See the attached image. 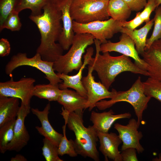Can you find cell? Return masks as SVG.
Here are the masks:
<instances>
[{
	"instance_id": "603a6c76",
	"label": "cell",
	"mask_w": 161,
	"mask_h": 161,
	"mask_svg": "<svg viewBox=\"0 0 161 161\" xmlns=\"http://www.w3.org/2000/svg\"><path fill=\"white\" fill-rule=\"evenodd\" d=\"M107 10L109 17L120 22L126 21L132 11L123 0H109Z\"/></svg>"
},
{
	"instance_id": "83f0119b",
	"label": "cell",
	"mask_w": 161,
	"mask_h": 161,
	"mask_svg": "<svg viewBox=\"0 0 161 161\" xmlns=\"http://www.w3.org/2000/svg\"><path fill=\"white\" fill-rule=\"evenodd\" d=\"M66 124L63 127V136L58 147L59 155L62 156L67 154L71 157H76L78 154L75 150L74 141L68 140L66 135Z\"/></svg>"
},
{
	"instance_id": "277c9868",
	"label": "cell",
	"mask_w": 161,
	"mask_h": 161,
	"mask_svg": "<svg viewBox=\"0 0 161 161\" xmlns=\"http://www.w3.org/2000/svg\"><path fill=\"white\" fill-rule=\"evenodd\" d=\"M151 99L145 94L143 82L139 76L129 89L117 91L110 100H101L96 104L95 107L100 110H103L118 102L124 101L129 103L134 109L137 118V125L139 127L143 119V112L147 109Z\"/></svg>"
},
{
	"instance_id": "f1b7e54d",
	"label": "cell",
	"mask_w": 161,
	"mask_h": 161,
	"mask_svg": "<svg viewBox=\"0 0 161 161\" xmlns=\"http://www.w3.org/2000/svg\"><path fill=\"white\" fill-rule=\"evenodd\" d=\"M153 18V30L150 37L146 39L145 50L148 49L155 41L161 39V6L156 8Z\"/></svg>"
},
{
	"instance_id": "5bb4252c",
	"label": "cell",
	"mask_w": 161,
	"mask_h": 161,
	"mask_svg": "<svg viewBox=\"0 0 161 161\" xmlns=\"http://www.w3.org/2000/svg\"><path fill=\"white\" fill-rule=\"evenodd\" d=\"M94 49L90 47L86 49V52L83 56L84 61L82 66L78 70V73L74 75L57 73L59 78L62 82L59 84V88L63 89L70 88L74 89L82 96L87 98V92L82 83V74L84 68L88 64L93 54Z\"/></svg>"
},
{
	"instance_id": "cb8c5ba5",
	"label": "cell",
	"mask_w": 161,
	"mask_h": 161,
	"mask_svg": "<svg viewBox=\"0 0 161 161\" xmlns=\"http://www.w3.org/2000/svg\"><path fill=\"white\" fill-rule=\"evenodd\" d=\"M61 92L59 84H39L35 86L33 95V96L49 101H57Z\"/></svg>"
},
{
	"instance_id": "1f68e13d",
	"label": "cell",
	"mask_w": 161,
	"mask_h": 161,
	"mask_svg": "<svg viewBox=\"0 0 161 161\" xmlns=\"http://www.w3.org/2000/svg\"><path fill=\"white\" fill-rule=\"evenodd\" d=\"M20 0H0V27L15 9Z\"/></svg>"
},
{
	"instance_id": "8d00e7d4",
	"label": "cell",
	"mask_w": 161,
	"mask_h": 161,
	"mask_svg": "<svg viewBox=\"0 0 161 161\" xmlns=\"http://www.w3.org/2000/svg\"><path fill=\"white\" fill-rule=\"evenodd\" d=\"M10 46L9 41L6 38H2L0 40V56H8L10 51Z\"/></svg>"
},
{
	"instance_id": "9a60e30c",
	"label": "cell",
	"mask_w": 161,
	"mask_h": 161,
	"mask_svg": "<svg viewBox=\"0 0 161 161\" xmlns=\"http://www.w3.org/2000/svg\"><path fill=\"white\" fill-rule=\"evenodd\" d=\"M97 134L100 144L99 150L104 156L105 160L110 159L114 161H122L118 150L122 142L119 136L114 133L99 131H97Z\"/></svg>"
},
{
	"instance_id": "3957f363",
	"label": "cell",
	"mask_w": 161,
	"mask_h": 161,
	"mask_svg": "<svg viewBox=\"0 0 161 161\" xmlns=\"http://www.w3.org/2000/svg\"><path fill=\"white\" fill-rule=\"evenodd\" d=\"M61 113L68 127L75 134L74 140L75 150L78 154L84 157L100 160L97 148L99 139L97 131L93 126L85 127L83 124V110L69 112L63 107Z\"/></svg>"
},
{
	"instance_id": "4fadbf2b",
	"label": "cell",
	"mask_w": 161,
	"mask_h": 161,
	"mask_svg": "<svg viewBox=\"0 0 161 161\" xmlns=\"http://www.w3.org/2000/svg\"><path fill=\"white\" fill-rule=\"evenodd\" d=\"M31 110L30 106L21 103L14 126L13 137L7 146V151L19 152L28 144L30 136L24 125V120Z\"/></svg>"
},
{
	"instance_id": "30bf717a",
	"label": "cell",
	"mask_w": 161,
	"mask_h": 161,
	"mask_svg": "<svg viewBox=\"0 0 161 161\" xmlns=\"http://www.w3.org/2000/svg\"><path fill=\"white\" fill-rule=\"evenodd\" d=\"M93 71L92 66L89 65L87 75L82 79L83 86L87 92V100L85 110L88 108L89 111L95 107L97 102L105 99L111 98L117 92L114 89L110 91L101 83L95 81L92 75Z\"/></svg>"
},
{
	"instance_id": "6da1fadb",
	"label": "cell",
	"mask_w": 161,
	"mask_h": 161,
	"mask_svg": "<svg viewBox=\"0 0 161 161\" xmlns=\"http://www.w3.org/2000/svg\"><path fill=\"white\" fill-rule=\"evenodd\" d=\"M41 15H30L29 18L36 25L40 33L41 43L36 50L43 60L54 62L63 55V49L58 41L62 30V13L59 7L48 1Z\"/></svg>"
},
{
	"instance_id": "ffe728a7",
	"label": "cell",
	"mask_w": 161,
	"mask_h": 161,
	"mask_svg": "<svg viewBox=\"0 0 161 161\" xmlns=\"http://www.w3.org/2000/svg\"><path fill=\"white\" fill-rule=\"evenodd\" d=\"M87 98L67 88L61 90L58 102L69 112L85 110Z\"/></svg>"
},
{
	"instance_id": "e575fe53",
	"label": "cell",
	"mask_w": 161,
	"mask_h": 161,
	"mask_svg": "<svg viewBox=\"0 0 161 161\" xmlns=\"http://www.w3.org/2000/svg\"><path fill=\"white\" fill-rule=\"evenodd\" d=\"M137 150L133 148H127L120 152L122 161H137Z\"/></svg>"
},
{
	"instance_id": "f546056e",
	"label": "cell",
	"mask_w": 161,
	"mask_h": 161,
	"mask_svg": "<svg viewBox=\"0 0 161 161\" xmlns=\"http://www.w3.org/2000/svg\"><path fill=\"white\" fill-rule=\"evenodd\" d=\"M42 154L46 161H63L58 156V147L49 139H43Z\"/></svg>"
},
{
	"instance_id": "ac0fdd59",
	"label": "cell",
	"mask_w": 161,
	"mask_h": 161,
	"mask_svg": "<svg viewBox=\"0 0 161 161\" xmlns=\"http://www.w3.org/2000/svg\"><path fill=\"white\" fill-rule=\"evenodd\" d=\"M49 103L47 104L43 111L37 108H32L31 111L38 119L41 124V127L36 126L35 129L39 134L47 138L58 147L63 135L56 131L50 124L48 115L50 109Z\"/></svg>"
},
{
	"instance_id": "7a4b0ae2",
	"label": "cell",
	"mask_w": 161,
	"mask_h": 161,
	"mask_svg": "<svg viewBox=\"0 0 161 161\" xmlns=\"http://www.w3.org/2000/svg\"><path fill=\"white\" fill-rule=\"evenodd\" d=\"M94 43L96 50L95 56L92 58L88 65L92 66L101 83L107 89L114 81L116 77L123 72H129L149 76L147 71L139 68L128 56L123 55L112 56L109 52L100 54L101 43L95 39Z\"/></svg>"
},
{
	"instance_id": "44dd1931",
	"label": "cell",
	"mask_w": 161,
	"mask_h": 161,
	"mask_svg": "<svg viewBox=\"0 0 161 161\" xmlns=\"http://www.w3.org/2000/svg\"><path fill=\"white\" fill-rule=\"evenodd\" d=\"M19 99L0 97V127L17 117L20 107Z\"/></svg>"
},
{
	"instance_id": "ba28073f",
	"label": "cell",
	"mask_w": 161,
	"mask_h": 161,
	"mask_svg": "<svg viewBox=\"0 0 161 161\" xmlns=\"http://www.w3.org/2000/svg\"><path fill=\"white\" fill-rule=\"evenodd\" d=\"M75 33H89L93 36L101 44L106 43L107 39L120 32L123 27L122 22L112 18L104 21H96L86 24H81L73 21Z\"/></svg>"
},
{
	"instance_id": "ab89813d",
	"label": "cell",
	"mask_w": 161,
	"mask_h": 161,
	"mask_svg": "<svg viewBox=\"0 0 161 161\" xmlns=\"http://www.w3.org/2000/svg\"><path fill=\"white\" fill-rule=\"evenodd\" d=\"M152 160L154 161H161V153L159 154L158 157L153 158Z\"/></svg>"
},
{
	"instance_id": "7c38bea8",
	"label": "cell",
	"mask_w": 161,
	"mask_h": 161,
	"mask_svg": "<svg viewBox=\"0 0 161 161\" xmlns=\"http://www.w3.org/2000/svg\"><path fill=\"white\" fill-rule=\"evenodd\" d=\"M139 127L137 121L134 118L130 119L126 125L118 123L114 124V128L117 131L123 143L121 151L129 148H135L139 154L144 151L140 142L143 135L141 131L138 130Z\"/></svg>"
},
{
	"instance_id": "52a82bcc",
	"label": "cell",
	"mask_w": 161,
	"mask_h": 161,
	"mask_svg": "<svg viewBox=\"0 0 161 161\" xmlns=\"http://www.w3.org/2000/svg\"><path fill=\"white\" fill-rule=\"evenodd\" d=\"M54 63L43 60L37 53L33 57L29 58L26 53L19 52L12 56L5 66V71L7 75H10L15 69L19 66H27L33 67L44 74L45 77L49 83L56 85L61 83L62 80L55 72L53 68Z\"/></svg>"
},
{
	"instance_id": "9c48e42d",
	"label": "cell",
	"mask_w": 161,
	"mask_h": 161,
	"mask_svg": "<svg viewBox=\"0 0 161 161\" xmlns=\"http://www.w3.org/2000/svg\"><path fill=\"white\" fill-rule=\"evenodd\" d=\"M35 82L33 78L23 77L17 81H14L12 78L10 80L1 82L0 97L17 98L25 106H30Z\"/></svg>"
},
{
	"instance_id": "2e32d148",
	"label": "cell",
	"mask_w": 161,
	"mask_h": 161,
	"mask_svg": "<svg viewBox=\"0 0 161 161\" xmlns=\"http://www.w3.org/2000/svg\"><path fill=\"white\" fill-rule=\"evenodd\" d=\"M141 55L147 65L149 77L161 81V39L154 42Z\"/></svg>"
},
{
	"instance_id": "8fae6325",
	"label": "cell",
	"mask_w": 161,
	"mask_h": 161,
	"mask_svg": "<svg viewBox=\"0 0 161 161\" xmlns=\"http://www.w3.org/2000/svg\"><path fill=\"white\" fill-rule=\"evenodd\" d=\"M133 40L127 34L122 33L120 38V41L114 43L110 41L100 46V52H116L132 58L134 63L140 69L147 71V65L143 59L139 56V54L135 47Z\"/></svg>"
},
{
	"instance_id": "60d3db41",
	"label": "cell",
	"mask_w": 161,
	"mask_h": 161,
	"mask_svg": "<svg viewBox=\"0 0 161 161\" xmlns=\"http://www.w3.org/2000/svg\"><path fill=\"white\" fill-rule=\"evenodd\" d=\"M157 4V7H158L160 4H161V0H155Z\"/></svg>"
},
{
	"instance_id": "74e56055",
	"label": "cell",
	"mask_w": 161,
	"mask_h": 161,
	"mask_svg": "<svg viewBox=\"0 0 161 161\" xmlns=\"http://www.w3.org/2000/svg\"><path fill=\"white\" fill-rule=\"evenodd\" d=\"M11 161H27V159L23 155L17 154L14 157L10 159Z\"/></svg>"
},
{
	"instance_id": "484cf974",
	"label": "cell",
	"mask_w": 161,
	"mask_h": 161,
	"mask_svg": "<svg viewBox=\"0 0 161 161\" xmlns=\"http://www.w3.org/2000/svg\"><path fill=\"white\" fill-rule=\"evenodd\" d=\"M47 0H20L15 10L18 13L26 9L31 11V15L38 16L42 13L41 10L47 2Z\"/></svg>"
},
{
	"instance_id": "f35d334b",
	"label": "cell",
	"mask_w": 161,
	"mask_h": 161,
	"mask_svg": "<svg viewBox=\"0 0 161 161\" xmlns=\"http://www.w3.org/2000/svg\"><path fill=\"white\" fill-rule=\"evenodd\" d=\"M66 0H47L53 4H55L58 7Z\"/></svg>"
},
{
	"instance_id": "d6a6232c",
	"label": "cell",
	"mask_w": 161,
	"mask_h": 161,
	"mask_svg": "<svg viewBox=\"0 0 161 161\" xmlns=\"http://www.w3.org/2000/svg\"><path fill=\"white\" fill-rule=\"evenodd\" d=\"M157 7L155 0H148L143 10L140 12L139 15L141 18L147 22L150 21V17L151 13Z\"/></svg>"
},
{
	"instance_id": "d4e9b609",
	"label": "cell",
	"mask_w": 161,
	"mask_h": 161,
	"mask_svg": "<svg viewBox=\"0 0 161 161\" xmlns=\"http://www.w3.org/2000/svg\"><path fill=\"white\" fill-rule=\"evenodd\" d=\"M16 119L8 121L0 127V151L4 153L8 145L13 140Z\"/></svg>"
},
{
	"instance_id": "836d02e7",
	"label": "cell",
	"mask_w": 161,
	"mask_h": 161,
	"mask_svg": "<svg viewBox=\"0 0 161 161\" xmlns=\"http://www.w3.org/2000/svg\"><path fill=\"white\" fill-rule=\"evenodd\" d=\"M140 12L137 13L134 19L129 21L122 22V27L130 30H133L142 24L144 21L139 15Z\"/></svg>"
},
{
	"instance_id": "d590c367",
	"label": "cell",
	"mask_w": 161,
	"mask_h": 161,
	"mask_svg": "<svg viewBox=\"0 0 161 161\" xmlns=\"http://www.w3.org/2000/svg\"><path fill=\"white\" fill-rule=\"evenodd\" d=\"M132 11L137 12L143 8L147 3V0H123Z\"/></svg>"
},
{
	"instance_id": "e0dca14e",
	"label": "cell",
	"mask_w": 161,
	"mask_h": 161,
	"mask_svg": "<svg viewBox=\"0 0 161 161\" xmlns=\"http://www.w3.org/2000/svg\"><path fill=\"white\" fill-rule=\"evenodd\" d=\"M72 0H66L58 7L62 13V30L58 41L64 50H69L72 45L75 32L73 28V21L70 12Z\"/></svg>"
},
{
	"instance_id": "7402d4cb",
	"label": "cell",
	"mask_w": 161,
	"mask_h": 161,
	"mask_svg": "<svg viewBox=\"0 0 161 161\" xmlns=\"http://www.w3.org/2000/svg\"><path fill=\"white\" fill-rule=\"evenodd\" d=\"M154 24L153 18L146 23L144 26L139 29L130 30L123 27L120 32L127 34L131 38L135 43L137 52L141 55L145 51L147 36Z\"/></svg>"
},
{
	"instance_id": "d6986e66",
	"label": "cell",
	"mask_w": 161,
	"mask_h": 161,
	"mask_svg": "<svg viewBox=\"0 0 161 161\" xmlns=\"http://www.w3.org/2000/svg\"><path fill=\"white\" fill-rule=\"evenodd\" d=\"M131 116V114L129 112L115 114L112 109L102 113L93 111L91 113L90 120L97 131L106 133L108 132L112 125L116 120L122 119H129Z\"/></svg>"
},
{
	"instance_id": "4dcf8cb0",
	"label": "cell",
	"mask_w": 161,
	"mask_h": 161,
	"mask_svg": "<svg viewBox=\"0 0 161 161\" xmlns=\"http://www.w3.org/2000/svg\"><path fill=\"white\" fill-rule=\"evenodd\" d=\"M19 13L15 10L8 15L0 27V32L5 28L12 31H18L20 30L22 24L18 16Z\"/></svg>"
},
{
	"instance_id": "4316f807",
	"label": "cell",
	"mask_w": 161,
	"mask_h": 161,
	"mask_svg": "<svg viewBox=\"0 0 161 161\" xmlns=\"http://www.w3.org/2000/svg\"><path fill=\"white\" fill-rule=\"evenodd\" d=\"M143 83L145 95L161 102V81L149 77Z\"/></svg>"
},
{
	"instance_id": "5b68a950",
	"label": "cell",
	"mask_w": 161,
	"mask_h": 161,
	"mask_svg": "<svg viewBox=\"0 0 161 161\" xmlns=\"http://www.w3.org/2000/svg\"><path fill=\"white\" fill-rule=\"evenodd\" d=\"M95 39L89 33H75L68 52L54 62L55 71L68 74L73 70H79L83 64V55L87 47L94 43Z\"/></svg>"
},
{
	"instance_id": "8992f818",
	"label": "cell",
	"mask_w": 161,
	"mask_h": 161,
	"mask_svg": "<svg viewBox=\"0 0 161 161\" xmlns=\"http://www.w3.org/2000/svg\"><path fill=\"white\" fill-rule=\"evenodd\" d=\"M109 0H72L70 8L72 21L86 24L109 19L107 8Z\"/></svg>"
}]
</instances>
